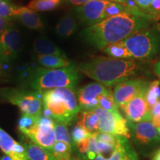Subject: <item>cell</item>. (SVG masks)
I'll use <instances>...</instances> for the list:
<instances>
[{
    "instance_id": "16",
    "label": "cell",
    "mask_w": 160,
    "mask_h": 160,
    "mask_svg": "<svg viewBox=\"0 0 160 160\" xmlns=\"http://www.w3.org/2000/svg\"><path fill=\"white\" fill-rule=\"evenodd\" d=\"M93 160H139V158L128 139L119 136L116 148L108 158L99 154Z\"/></svg>"
},
{
    "instance_id": "3",
    "label": "cell",
    "mask_w": 160,
    "mask_h": 160,
    "mask_svg": "<svg viewBox=\"0 0 160 160\" xmlns=\"http://www.w3.org/2000/svg\"><path fill=\"white\" fill-rule=\"evenodd\" d=\"M43 117L70 125L81 111L73 89L60 88L42 93Z\"/></svg>"
},
{
    "instance_id": "32",
    "label": "cell",
    "mask_w": 160,
    "mask_h": 160,
    "mask_svg": "<svg viewBox=\"0 0 160 160\" xmlns=\"http://www.w3.org/2000/svg\"><path fill=\"white\" fill-rule=\"evenodd\" d=\"M17 8L11 0H0V17L11 21V19L14 18L13 12Z\"/></svg>"
},
{
    "instance_id": "10",
    "label": "cell",
    "mask_w": 160,
    "mask_h": 160,
    "mask_svg": "<svg viewBox=\"0 0 160 160\" xmlns=\"http://www.w3.org/2000/svg\"><path fill=\"white\" fill-rule=\"evenodd\" d=\"M148 88V85L144 88L122 108L128 122H139L144 121H151V112L148 108L146 102Z\"/></svg>"
},
{
    "instance_id": "17",
    "label": "cell",
    "mask_w": 160,
    "mask_h": 160,
    "mask_svg": "<svg viewBox=\"0 0 160 160\" xmlns=\"http://www.w3.org/2000/svg\"><path fill=\"white\" fill-rule=\"evenodd\" d=\"M13 17L17 18L24 25L32 30H41L44 25L37 12L28 7H17L13 12Z\"/></svg>"
},
{
    "instance_id": "41",
    "label": "cell",
    "mask_w": 160,
    "mask_h": 160,
    "mask_svg": "<svg viewBox=\"0 0 160 160\" xmlns=\"http://www.w3.org/2000/svg\"><path fill=\"white\" fill-rule=\"evenodd\" d=\"M0 160H11V159H10L9 157H8L7 155H5V156H3L2 157L0 158Z\"/></svg>"
},
{
    "instance_id": "1",
    "label": "cell",
    "mask_w": 160,
    "mask_h": 160,
    "mask_svg": "<svg viewBox=\"0 0 160 160\" xmlns=\"http://www.w3.org/2000/svg\"><path fill=\"white\" fill-rule=\"evenodd\" d=\"M148 17L125 13L89 26L82 33L84 39L93 47L103 50L111 44L125 40L138 31L155 24Z\"/></svg>"
},
{
    "instance_id": "2",
    "label": "cell",
    "mask_w": 160,
    "mask_h": 160,
    "mask_svg": "<svg viewBox=\"0 0 160 160\" xmlns=\"http://www.w3.org/2000/svg\"><path fill=\"white\" fill-rule=\"evenodd\" d=\"M78 71L105 86H112L135 79L145 73L142 63L133 59H118L99 57L80 63Z\"/></svg>"
},
{
    "instance_id": "36",
    "label": "cell",
    "mask_w": 160,
    "mask_h": 160,
    "mask_svg": "<svg viewBox=\"0 0 160 160\" xmlns=\"http://www.w3.org/2000/svg\"><path fill=\"white\" fill-rule=\"evenodd\" d=\"M134 1L136 2V3L137 4V5L139 6V8L141 9L143 12H145V13H147V14L148 15V10H149L150 6H151V5L152 0H134Z\"/></svg>"
},
{
    "instance_id": "35",
    "label": "cell",
    "mask_w": 160,
    "mask_h": 160,
    "mask_svg": "<svg viewBox=\"0 0 160 160\" xmlns=\"http://www.w3.org/2000/svg\"><path fill=\"white\" fill-rule=\"evenodd\" d=\"M151 122L157 129H160V100L151 111Z\"/></svg>"
},
{
    "instance_id": "22",
    "label": "cell",
    "mask_w": 160,
    "mask_h": 160,
    "mask_svg": "<svg viewBox=\"0 0 160 160\" xmlns=\"http://www.w3.org/2000/svg\"><path fill=\"white\" fill-rule=\"evenodd\" d=\"M24 146L30 160H54L51 152L32 142L26 143Z\"/></svg>"
},
{
    "instance_id": "11",
    "label": "cell",
    "mask_w": 160,
    "mask_h": 160,
    "mask_svg": "<svg viewBox=\"0 0 160 160\" xmlns=\"http://www.w3.org/2000/svg\"><path fill=\"white\" fill-rule=\"evenodd\" d=\"M148 85V82L142 78L131 79L116 85L112 94L118 108H119L122 110L126 104Z\"/></svg>"
},
{
    "instance_id": "5",
    "label": "cell",
    "mask_w": 160,
    "mask_h": 160,
    "mask_svg": "<svg viewBox=\"0 0 160 160\" xmlns=\"http://www.w3.org/2000/svg\"><path fill=\"white\" fill-rule=\"evenodd\" d=\"M122 42L131 54L132 59L138 61L153 59L160 52V28L153 24Z\"/></svg>"
},
{
    "instance_id": "8",
    "label": "cell",
    "mask_w": 160,
    "mask_h": 160,
    "mask_svg": "<svg viewBox=\"0 0 160 160\" xmlns=\"http://www.w3.org/2000/svg\"><path fill=\"white\" fill-rule=\"evenodd\" d=\"M131 138L140 149H150L160 142L157 128L151 121L128 122Z\"/></svg>"
},
{
    "instance_id": "30",
    "label": "cell",
    "mask_w": 160,
    "mask_h": 160,
    "mask_svg": "<svg viewBox=\"0 0 160 160\" xmlns=\"http://www.w3.org/2000/svg\"><path fill=\"white\" fill-rule=\"evenodd\" d=\"M55 137L57 142H64L72 145V140L66 125L56 122L54 125Z\"/></svg>"
},
{
    "instance_id": "23",
    "label": "cell",
    "mask_w": 160,
    "mask_h": 160,
    "mask_svg": "<svg viewBox=\"0 0 160 160\" xmlns=\"http://www.w3.org/2000/svg\"><path fill=\"white\" fill-rule=\"evenodd\" d=\"M104 52L110 56L111 58L118 59H132V56L125 45H124L123 42L111 44L103 49Z\"/></svg>"
},
{
    "instance_id": "6",
    "label": "cell",
    "mask_w": 160,
    "mask_h": 160,
    "mask_svg": "<svg viewBox=\"0 0 160 160\" xmlns=\"http://www.w3.org/2000/svg\"><path fill=\"white\" fill-rule=\"evenodd\" d=\"M0 97L13 105L18 106L25 114L39 118L42 113L41 93L39 91L3 88H0Z\"/></svg>"
},
{
    "instance_id": "21",
    "label": "cell",
    "mask_w": 160,
    "mask_h": 160,
    "mask_svg": "<svg viewBox=\"0 0 160 160\" xmlns=\"http://www.w3.org/2000/svg\"><path fill=\"white\" fill-rule=\"evenodd\" d=\"M37 62L39 65L47 69H57L71 65L67 57L60 56H37Z\"/></svg>"
},
{
    "instance_id": "12",
    "label": "cell",
    "mask_w": 160,
    "mask_h": 160,
    "mask_svg": "<svg viewBox=\"0 0 160 160\" xmlns=\"http://www.w3.org/2000/svg\"><path fill=\"white\" fill-rule=\"evenodd\" d=\"M22 37L19 31L11 25L0 38V63L16 59L21 48Z\"/></svg>"
},
{
    "instance_id": "31",
    "label": "cell",
    "mask_w": 160,
    "mask_h": 160,
    "mask_svg": "<svg viewBox=\"0 0 160 160\" xmlns=\"http://www.w3.org/2000/svg\"><path fill=\"white\" fill-rule=\"evenodd\" d=\"M99 107L106 111L111 112H119V108L116 105L113 94L111 91L107 92L100 97Z\"/></svg>"
},
{
    "instance_id": "38",
    "label": "cell",
    "mask_w": 160,
    "mask_h": 160,
    "mask_svg": "<svg viewBox=\"0 0 160 160\" xmlns=\"http://www.w3.org/2000/svg\"><path fill=\"white\" fill-rule=\"evenodd\" d=\"M68 1L73 5L82 6L85 5V3H87L88 2L90 1V0H68Z\"/></svg>"
},
{
    "instance_id": "4",
    "label": "cell",
    "mask_w": 160,
    "mask_h": 160,
    "mask_svg": "<svg viewBox=\"0 0 160 160\" xmlns=\"http://www.w3.org/2000/svg\"><path fill=\"white\" fill-rule=\"evenodd\" d=\"M79 80V75L77 67L70 65L57 69H39L32 78L31 86L35 91L43 93L60 88L73 89Z\"/></svg>"
},
{
    "instance_id": "40",
    "label": "cell",
    "mask_w": 160,
    "mask_h": 160,
    "mask_svg": "<svg viewBox=\"0 0 160 160\" xmlns=\"http://www.w3.org/2000/svg\"><path fill=\"white\" fill-rule=\"evenodd\" d=\"M108 1L111 2L113 1V2H117V3H120V4H124L127 0H108Z\"/></svg>"
},
{
    "instance_id": "13",
    "label": "cell",
    "mask_w": 160,
    "mask_h": 160,
    "mask_svg": "<svg viewBox=\"0 0 160 160\" xmlns=\"http://www.w3.org/2000/svg\"><path fill=\"white\" fill-rule=\"evenodd\" d=\"M101 83L88 84L78 91V103L83 111H93L99 107L100 97L108 92Z\"/></svg>"
},
{
    "instance_id": "20",
    "label": "cell",
    "mask_w": 160,
    "mask_h": 160,
    "mask_svg": "<svg viewBox=\"0 0 160 160\" xmlns=\"http://www.w3.org/2000/svg\"><path fill=\"white\" fill-rule=\"evenodd\" d=\"M79 121L77 125L82 127L91 135L99 133V120L93 111H82L79 113Z\"/></svg>"
},
{
    "instance_id": "34",
    "label": "cell",
    "mask_w": 160,
    "mask_h": 160,
    "mask_svg": "<svg viewBox=\"0 0 160 160\" xmlns=\"http://www.w3.org/2000/svg\"><path fill=\"white\" fill-rule=\"evenodd\" d=\"M148 15L154 22L160 20V0H152L148 10Z\"/></svg>"
},
{
    "instance_id": "39",
    "label": "cell",
    "mask_w": 160,
    "mask_h": 160,
    "mask_svg": "<svg viewBox=\"0 0 160 160\" xmlns=\"http://www.w3.org/2000/svg\"><path fill=\"white\" fill-rule=\"evenodd\" d=\"M153 71L154 73L157 75V77L160 79V61L157 62L153 66Z\"/></svg>"
},
{
    "instance_id": "25",
    "label": "cell",
    "mask_w": 160,
    "mask_h": 160,
    "mask_svg": "<svg viewBox=\"0 0 160 160\" xmlns=\"http://www.w3.org/2000/svg\"><path fill=\"white\" fill-rule=\"evenodd\" d=\"M77 28V24L71 16H65L56 27L57 33L61 37H70Z\"/></svg>"
},
{
    "instance_id": "33",
    "label": "cell",
    "mask_w": 160,
    "mask_h": 160,
    "mask_svg": "<svg viewBox=\"0 0 160 160\" xmlns=\"http://www.w3.org/2000/svg\"><path fill=\"white\" fill-rule=\"evenodd\" d=\"M90 136L91 134L88 132L79 125L75 126L71 131V140L74 145L81 142L82 141L87 139Z\"/></svg>"
},
{
    "instance_id": "18",
    "label": "cell",
    "mask_w": 160,
    "mask_h": 160,
    "mask_svg": "<svg viewBox=\"0 0 160 160\" xmlns=\"http://www.w3.org/2000/svg\"><path fill=\"white\" fill-rule=\"evenodd\" d=\"M33 51L38 56H60L66 57L64 52L52 43L47 38L41 37L37 38L33 42Z\"/></svg>"
},
{
    "instance_id": "27",
    "label": "cell",
    "mask_w": 160,
    "mask_h": 160,
    "mask_svg": "<svg viewBox=\"0 0 160 160\" xmlns=\"http://www.w3.org/2000/svg\"><path fill=\"white\" fill-rule=\"evenodd\" d=\"M62 0H31L27 7L33 11H49L55 9Z\"/></svg>"
},
{
    "instance_id": "15",
    "label": "cell",
    "mask_w": 160,
    "mask_h": 160,
    "mask_svg": "<svg viewBox=\"0 0 160 160\" xmlns=\"http://www.w3.org/2000/svg\"><path fill=\"white\" fill-rule=\"evenodd\" d=\"M0 148L11 160H30L25 146L12 138L0 128Z\"/></svg>"
},
{
    "instance_id": "9",
    "label": "cell",
    "mask_w": 160,
    "mask_h": 160,
    "mask_svg": "<svg viewBox=\"0 0 160 160\" xmlns=\"http://www.w3.org/2000/svg\"><path fill=\"white\" fill-rule=\"evenodd\" d=\"M55 122L51 118L41 116L38 119V123L28 138L32 142L48 151H51L56 142Z\"/></svg>"
},
{
    "instance_id": "24",
    "label": "cell",
    "mask_w": 160,
    "mask_h": 160,
    "mask_svg": "<svg viewBox=\"0 0 160 160\" xmlns=\"http://www.w3.org/2000/svg\"><path fill=\"white\" fill-rule=\"evenodd\" d=\"M54 160H72V145L64 142H57L51 151Z\"/></svg>"
},
{
    "instance_id": "26",
    "label": "cell",
    "mask_w": 160,
    "mask_h": 160,
    "mask_svg": "<svg viewBox=\"0 0 160 160\" xmlns=\"http://www.w3.org/2000/svg\"><path fill=\"white\" fill-rule=\"evenodd\" d=\"M160 100V81L155 80L149 83L146 93V102L148 108L151 112Z\"/></svg>"
},
{
    "instance_id": "7",
    "label": "cell",
    "mask_w": 160,
    "mask_h": 160,
    "mask_svg": "<svg viewBox=\"0 0 160 160\" xmlns=\"http://www.w3.org/2000/svg\"><path fill=\"white\" fill-rule=\"evenodd\" d=\"M99 120V131L116 136H122L128 139L131 133L127 119L120 112H111L98 107L93 110Z\"/></svg>"
},
{
    "instance_id": "37",
    "label": "cell",
    "mask_w": 160,
    "mask_h": 160,
    "mask_svg": "<svg viewBox=\"0 0 160 160\" xmlns=\"http://www.w3.org/2000/svg\"><path fill=\"white\" fill-rule=\"evenodd\" d=\"M10 22H11L10 20L5 19L2 17H0V38L3 34L4 32L11 25Z\"/></svg>"
},
{
    "instance_id": "42",
    "label": "cell",
    "mask_w": 160,
    "mask_h": 160,
    "mask_svg": "<svg viewBox=\"0 0 160 160\" xmlns=\"http://www.w3.org/2000/svg\"><path fill=\"white\" fill-rule=\"evenodd\" d=\"M157 131H158V134H159V137L160 139V129H157Z\"/></svg>"
},
{
    "instance_id": "28",
    "label": "cell",
    "mask_w": 160,
    "mask_h": 160,
    "mask_svg": "<svg viewBox=\"0 0 160 160\" xmlns=\"http://www.w3.org/2000/svg\"><path fill=\"white\" fill-rule=\"evenodd\" d=\"M39 118L34 117L33 116L23 113L19 119L18 128L25 137H28L30 133L33 131L38 123Z\"/></svg>"
},
{
    "instance_id": "14",
    "label": "cell",
    "mask_w": 160,
    "mask_h": 160,
    "mask_svg": "<svg viewBox=\"0 0 160 160\" xmlns=\"http://www.w3.org/2000/svg\"><path fill=\"white\" fill-rule=\"evenodd\" d=\"M110 2L108 0H90L85 5L76 8L78 17L89 26L104 20L103 13Z\"/></svg>"
},
{
    "instance_id": "29",
    "label": "cell",
    "mask_w": 160,
    "mask_h": 160,
    "mask_svg": "<svg viewBox=\"0 0 160 160\" xmlns=\"http://www.w3.org/2000/svg\"><path fill=\"white\" fill-rule=\"evenodd\" d=\"M125 13H130L125 5H123L122 4L110 2L108 5L105 7V11H104L103 19H105L107 18L113 17Z\"/></svg>"
},
{
    "instance_id": "19",
    "label": "cell",
    "mask_w": 160,
    "mask_h": 160,
    "mask_svg": "<svg viewBox=\"0 0 160 160\" xmlns=\"http://www.w3.org/2000/svg\"><path fill=\"white\" fill-rule=\"evenodd\" d=\"M97 134L91 135L81 142L74 145L77 151L83 158L89 160H93L99 155Z\"/></svg>"
},
{
    "instance_id": "43",
    "label": "cell",
    "mask_w": 160,
    "mask_h": 160,
    "mask_svg": "<svg viewBox=\"0 0 160 160\" xmlns=\"http://www.w3.org/2000/svg\"><path fill=\"white\" fill-rule=\"evenodd\" d=\"M77 160H79V159H77Z\"/></svg>"
}]
</instances>
